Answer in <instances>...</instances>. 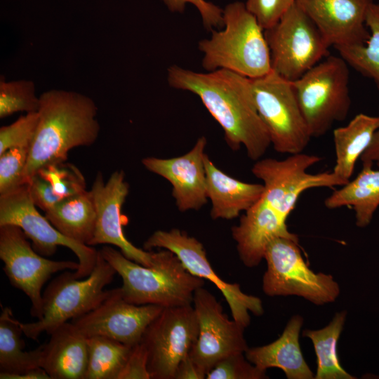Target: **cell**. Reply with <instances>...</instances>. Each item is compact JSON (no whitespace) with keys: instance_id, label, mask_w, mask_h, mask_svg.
<instances>
[{"instance_id":"1","label":"cell","mask_w":379,"mask_h":379,"mask_svg":"<svg viewBox=\"0 0 379 379\" xmlns=\"http://www.w3.org/2000/svg\"><path fill=\"white\" fill-rule=\"evenodd\" d=\"M167 80L172 88L200 98L232 150L244 146L253 161L265 154L271 141L255 106L251 79L225 69L198 72L173 65L167 69Z\"/></svg>"},{"instance_id":"2","label":"cell","mask_w":379,"mask_h":379,"mask_svg":"<svg viewBox=\"0 0 379 379\" xmlns=\"http://www.w3.org/2000/svg\"><path fill=\"white\" fill-rule=\"evenodd\" d=\"M39 122L25 171L27 183L44 166L67 161L68 152L93 145L100 126L98 107L90 97L62 89L39 95Z\"/></svg>"},{"instance_id":"3","label":"cell","mask_w":379,"mask_h":379,"mask_svg":"<svg viewBox=\"0 0 379 379\" xmlns=\"http://www.w3.org/2000/svg\"><path fill=\"white\" fill-rule=\"evenodd\" d=\"M122 279L120 290L128 302L163 307L192 305L194 292L204 279L191 274L175 254L163 248L153 251V264L144 266L105 246L100 251Z\"/></svg>"},{"instance_id":"4","label":"cell","mask_w":379,"mask_h":379,"mask_svg":"<svg viewBox=\"0 0 379 379\" xmlns=\"http://www.w3.org/2000/svg\"><path fill=\"white\" fill-rule=\"evenodd\" d=\"M224 28L211 30L208 39L199 42L206 72L225 69L249 79L261 77L272 70L265 29L245 3L228 4L222 11Z\"/></svg>"},{"instance_id":"5","label":"cell","mask_w":379,"mask_h":379,"mask_svg":"<svg viewBox=\"0 0 379 379\" xmlns=\"http://www.w3.org/2000/svg\"><path fill=\"white\" fill-rule=\"evenodd\" d=\"M115 274V270L98 251L95 265L86 279L79 280L67 271L58 276L42 294V318L22 323L23 333L28 338L37 340L42 333L51 334L68 320L93 310L110 294L111 290L104 288Z\"/></svg>"},{"instance_id":"6","label":"cell","mask_w":379,"mask_h":379,"mask_svg":"<svg viewBox=\"0 0 379 379\" xmlns=\"http://www.w3.org/2000/svg\"><path fill=\"white\" fill-rule=\"evenodd\" d=\"M348 65L340 55L326 56L292 81L312 138L324 135L347 117L351 105Z\"/></svg>"},{"instance_id":"7","label":"cell","mask_w":379,"mask_h":379,"mask_svg":"<svg viewBox=\"0 0 379 379\" xmlns=\"http://www.w3.org/2000/svg\"><path fill=\"white\" fill-rule=\"evenodd\" d=\"M262 291L269 296L297 295L317 305L333 302L340 294L331 274L314 272L302 256L298 242L277 237L267 246Z\"/></svg>"},{"instance_id":"8","label":"cell","mask_w":379,"mask_h":379,"mask_svg":"<svg viewBox=\"0 0 379 379\" xmlns=\"http://www.w3.org/2000/svg\"><path fill=\"white\" fill-rule=\"evenodd\" d=\"M251 80L258 114L274 150L288 154L302 152L312 136L292 81L272 69Z\"/></svg>"},{"instance_id":"9","label":"cell","mask_w":379,"mask_h":379,"mask_svg":"<svg viewBox=\"0 0 379 379\" xmlns=\"http://www.w3.org/2000/svg\"><path fill=\"white\" fill-rule=\"evenodd\" d=\"M272 69L294 81L328 56L327 43L317 27L295 3L265 29Z\"/></svg>"},{"instance_id":"10","label":"cell","mask_w":379,"mask_h":379,"mask_svg":"<svg viewBox=\"0 0 379 379\" xmlns=\"http://www.w3.org/2000/svg\"><path fill=\"white\" fill-rule=\"evenodd\" d=\"M321 161L317 155L302 152L289 154L282 160L265 158L255 161L251 171L262 181L265 189L261 199L286 222L303 192L346 184L333 171L315 174L307 171Z\"/></svg>"},{"instance_id":"11","label":"cell","mask_w":379,"mask_h":379,"mask_svg":"<svg viewBox=\"0 0 379 379\" xmlns=\"http://www.w3.org/2000/svg\"><path fill=\"white\" fill-rule=\"evenodd\" d=\"M4 225L20 227L32 240L34 250L43 256L53 255L58 246L71 249L79 263V269L73 272L77 279L89 276L95 265L98 251L93 246L78 243L61 234L37 211L27 183L0 194V225Z\"/></svg>"},{"instance_id":"12","label":"cell","mask_w":379,"mask_h":379,"mask_svg":"<svg viewBox=\"0 0 379 379\" xmlns=\"http://www.w3.org/2000/svg\"><path fill=\"white\" fill-rule=\"evenodd\" d=\"M0 259L11 284L22 291L31 302L32 317H43L41 289L53 274L77 270L79 262L53 260L37 253L22 230L14 225H0Z\"/></svg>"},{"instance_id":"13","label":"cell","mask_w":379,"mask_h":379,"mask_svg":"<svg viewBox=\"0 0 379 379\" xmlns=\"http://www.w3.org/2000/svg\"><path fill=\"white\" fill-rule=\"evenodd\" d=\"M198 333L199 321L192 305L164 307L147 326L140 341L147 352L150 379H174Z\"/></svg>"},{"instance_id":"14","label":"cell","mask_w":379,"mask_h":379,"mask_svg":"<svg viewBox=\"0 0 379 379\" xmlns=\"http://www.w3.org/2000/svg\"><path fill=\"white\" fill-rule=\"evenodd\" d=\"M143 248L146 251L154 248L171 251L191 274L213 283L223 295L233 319L244 328L251 322L249 312L256 316L264 313L258 297L244 293L239 284L228 283L214 272L203 244L187 232L175 228L157 230L145 241Z\"/></svg>"},{"instance_id":"15","label":"cell","mask_w":379,"mask_h":379,"mask_svg":"<svg viewBox=\"0 0 379 379\" xmlns=\"http://www.w3.org/2000/svg\"><path fill=\"white\" fill-rule=\"evenodd\" d=\"M194 309L199 321V333L189 356L206 373L222 358L248 348L245 328L230 320L216 298L203 286L194 294Z\"/></svg>"},{"instance_id":"16","label":"cell","mask_w":379,"mask_h":379,"mask_svg":"<svg viewBox=\"0 0 379 379\" xmlns=\"http://www.w3.org/2000/svg\"><path fill=\"white\" fill-rule=\"evenodd\" d=\"M164 308L131 303L123 298L119 287L112 289L95 309L71 322L86 338L102 335L133 347L141 341L147 326Z\"/></svg>"},{"instance_id":"17","label":"cell","mask_w":379,"mask_h":379,"mask_svg":"<svg viewBox=\"0 0 379 379\" xmlns=\"http://www.w3.org/2000/svg\"><path fill=\"white\" fill-rule=\"evenodd\" d=\"M96 211V223L90 246L109 244L118 247L127 258L149 267L153 264V251L138 248L125 237L121 208L129 193V185L122 170L113 172L105 182L98 172L89 190Z\"/></svg>"},{"instance_id":"18","label":"cell","mask_w":379,"mask_h":379,"mask_svg":"<svg viewBox=\"0 0 379 379\" xmlns=\"http://www.w3.org/2000/svg\"><path fill=\"white\" fill-rule=\"evenodd\" d=\"M206 137L199 138L186 154L170 159L147 157L142 164L150 172L168 180L178 210H199L207 203L204 164Z\"/></svg>"},{"instance_id":"19","label":"cell","mask_w":379,"mask_h":379,"mask_svg":"<svg viewBox=\"0 0 379 379\" xmlns=\"http://www.w3.org/2000/svg\"><path fill=\"white\" fill-rule=\"evenodd\" d=\"M373 0H296L330 46L364 43L366 15Z\"/></svg>"},{"instance_id":"20","label":"cell","mask_w":379,"mask_h":379,"mask_svg":"<svg viewBox=\"0 0 379 379\" xmlns=\"http://www.w3.org/2000/svg\"><path fill=\"white\" fill-rule=\"evenodd\" d=\"M240 260L248 267L258 266L269 244L277 237L298 242V235L288 230L283 220L261 198L232 227Z\"/></svg>"},{"instance_id":"21","label":"cell","mask_w":379,"mask_h":379,"mask_svg":"<svg viewBox=\"0 0 379 379\" xmlns=\"http://www.w3.org/2000/svg\"><path fill=\"white\" fill-rule=\"evenodd\" d=\"M43 344L41 367L51 379H85L88 367L87 338L72 322L55 328Z\"/></svg>"},{"instance_id":"22","label":"cell","mask_w":379,"mask_h":379,"mask_svg":"<svg viewBox=\"0 0 379 379\" xmlns=\"http://www.w3.org/2000/svg\"><path fill=\"white\" fill-rule=\"evenodd\" d=\"M206 193L213 220H232L251 208L262 197L264 185L239 180L220 170L206 154Z\"/></svg>"},{"instance_id":"23","label":"cell","mask_w":379,"mask_h":379,"mask_svg":"<svg viewBox=\"0 0 379 379\" xmlns=\"http://www.w3.org/2000/svg\"><path fill=\"white\" fill-rule=\"evenodd\" d=\"M302 324L300 315L293 316L279 338L264 346L248 347L244 353L246 359L265 371L279 368L288 379H314L299 343Z\"/></svg>"},{"instance_id":"24","label":"cell","mask_w":379,"mask_h":379,"mask_svg":"<svg viewBox=\"0 0 379 379\" xmlns=\"http://www.w3.org/2000/svg\"><path fill=\"white\" fill-rule=\"evenodd\" d=\"M359 173L340 189L334 190L325 200L330 209L351 207L355 213L356 225H368L379 207V168L371 164H362Z\"/></svg>"},{"instance_id":"25","label":"cell","mask_w":379,"mask_h":379,"mask_svg":"<svg viewBox=\"0 0 379 379\" xmlns=\"http://www.w3.org/2000/svg\"><path fill=\"white\" fill-rule=\"evenodd\" d=\"M378 125V116L360 113L346 126L333 130L335 164L332 171L346 183L351 180L355 164L369 146Z\"/></svg>"},{"instance_id":"26","label":"cell","mask_w":379,"mask_h":379,"mask_svg":"<svg viewBox=\"0 0 379 379\" xmlns=\"http://www.w3.org/2000/svg\"><path fill=\"white\" fill-rule=\"evenodd\" d=\"M22 323L15 319L10 307L2 308L0 316V378L14 376L41 367V345L34 350L24 351Z\"/></svg>"},{"instance_id":"27","label":"cell","mask_w":379,"mask_h":379,"mask_svg":"<svg viewBox=\"0 0 379 379\" xmlns=\"http://www.w3.org/2000/svg\"><path fill=\"white\" fill-rule=\"evenodd\" d=\"M45 216L66 237L90 246L96 223V211L90 191L62 199L46 211Z\"/></svg>"},{"instance_id":"28","label":"cell","mask_w":379,"mask_h":379,"mask_svg":"<svg viewBox=\"0 0 379 379\" xmlns=\"http://www.w3.org/2000/svg\"><path fill=\"white\" fill-rule=\"evenodd\" d=\"M347 312L335 314L331 321L319 330L305 329L304 337L311 340L317 356V368L314 379H354L341 366L338 354V342L343 329Z\"/></svg>"},{"instance_id":"29","label":"cell","mask_w":379,"mask_h":379,"mask_svg":"<svg viewBox=\"0 0 379 379\" xmlns=\"http://www.w3.org/2000/svg\"><path fill=\"white\" fill-rule=\"evenodd\" d=\"M366 25L368 37L364 43L335 48L349 65L373 79L379 88V3L369 8Z\"/></svg>"},{"instance_id":"30","label":"cell","mask_w":379,"mask_h":379,"mask_svg":"<svg viewBox=\"0 0 379 379\" xmlns=\"http://www.w3.org/2000/svg\"><path fill=\"white\" fill-rule=\"evenodd\" d=\"M87 343L88 360L85 379H118L132 347L102 335L87 338Z\"/></svg>"},{"instance_id":"31","label":"cell","mask_w":379,"mask_h":379,"mask_svg":"<svg viewBox=\"0 0 379 379\" xmlns=\"http://www.w3.org/2000/svg\"><path fill=\"white\" fill-rule=\"evenodd\" d=\"M39 96H36L34 83L21 79L0 80V118L4 119L19 112L26 113L39 110Z\"/></svg>"},{"instance_id":"32","label":"cell","mask_w":379,"mask_h":379,"mask_svg":"<svg viewBox=\"0 0 379 379\" xmlns=\"http://www.w3.org/2000/svg\"><path fill=\"white\" fill-rule=\"evenodd\" d=\"M36 174L49 182L55 194L62 199L86 190L82 173L67 161L48 164Z\"/></svg>"},{"instance_id":"33","label":"cell","mask_w":379,"mask_h":379,"mask_svg":"<svg viewBox=\"0 0 379 379\" xmlns=\"http://www.w3.org/2000/svg\"><path fill=\"white\" fill-rule=\"evenodd\" d=\"M29 148H11L0 154V194L20 187L25 182V171Z\"/></svg>"},{"instance_id":"34","label":"cell","mask_w":379,"mask_h":379,"mask_svg":"<svg viewBox=\"0 0 379 379\" xmlns=\"http://www.w3.org/2000/svg\"><path fill=\"white\" fill-rule=\"evenodd\" d=\"M39 122L38 112L26 113L0 128V154L11 148H30Z\"/></svg>"},{"instance_id":"35","label":"cell","mask_w":379,"mask_h":379,"mask_svg":"<svg viewBox=\"0 0 379 379\" xmlns=\"http://www.w3.org/2000/svg\"><path fill=\"white\" fill-rule=\"evenodd\" d=\"M266 371L258 368L246 357L244 352L227 355L208 371L206 379H265Z\"/></svg>"},{"instance_id":"36","label":"cell","mask_w":379,"mask_h":379,"mask_svg":"<svg viewBox=\"0 0 379 379\" xmlns=\"http://www.w3.org/2000/svg\"><path fill=\"white\" fill-rule=\"evenodd\" d=\"M296 0H246L248 10L264 29L273 26Z\"/></svg>"},{"instance_id":"37","label":"cell","mask_w":379,"mask_h":379,"mask_svg":"<svg viewBox=\"0 0 379 379\" xmlns=\"http://www.w3.org/2000/svg\"><path fill=\"white\" fill-rule=\"evenodd\" d=\"M173 12L182 13L187 4L198 10L205 28L209 31L223 25L222 11L219 6L206 0H162Z\"/></svg>"},{"instance_id":"38","label":"cell","mask_w":379,"mask_h":379,"mask_svg":"<svg viewBox=\"0 0 379 379\" xmlns=\"http://www.w3.org/2000/svg\"><path fill=\"white\" fill-rule=\"evenodd\" d=\"M118 379H150L147 352L141 342L132 347Z\"/></svg>"},{"instance_id":"39","label":"cell","mask_w":379,"mask_h":379,"mask_svg":"<svg viewBox=\"0 0 379 379\" xmlns=\"http://www.w3.org/2000/svg\"><path fill=\"white\" fill-rule=\"evenodd\" d=\"M27 184L33 202L44 212L62 200L55 194L50 182L39 174L31 178Z\"/></svg>"},{"instance_id":"40","label":"cell","mask_w":379,"mask_h":379,"mask_svg":"<svg viewBox=\"0 0 379 379\" xmlns=\"http://www.w3.org/2000/svg\"><path fill=\"white\" fill-rule=\"evenodd\" d=\"M206 373L190 358L187 356L178 365L174 379H204Z\"/></svg>"},{"instance_id":"41","label":"cell","mask_w":379,"mask_h":379,"mask_svg":"<svg viewBox=\"0 0 379 379\" xmlns=\"http://www.w3.org/2000/svg\"><path fill=\"white\" fill-rule=\"evenodd\" d=\"M378 117L379 119V111ZM360 159L362 164L375 165L379 168V125L369 146L362 154Z\"/></svg>"}]
</instances>
